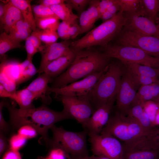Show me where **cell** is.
<instances>
[{"label": "cell", "mask_w": 159, "mask_h": 159, "mask_svg": "<svg viewBox=\"0 0 159 159\" xmlns=\"http://www.w3.org/2000/svg\"><path fill=\"white\" fill-rule=\"evenodd\" d=\"M4 106L8 110L10 117L9 125L13 129L24 125L34 128L42 137L47 146L49 147L51 139L48 131L59 121L72 119L64 109L61 112L52 110L44 105L37 108L29 109L17 108L5 102Z\"/></svg>", "instance_id": "obj_1"}, {"label": "cell", "mask_w": 159, "mask_h": 159, "mask_svg": "<svg viewBox=\"0 0 159 159\" xmlns=\"http://www.w3.org/2000/svg\"><path fill=\"white\" fill-rule=\"evenodd\" d=\"M109 58L104 53L89 48L79 51L76 52L73 62L68 68L53 80L50 87L60 88L105 70L110 64Z\"/></svg>", "instance_id": "obj_2"}, {"label": "cell", "mask_w": 159, "mask_h": 159, "mask_svg": "<svg viewBox=\"0 0 159 159\" xmlns=\"http://www.w3.org/2000/svg\"><path fill=\"white\" fill-rule=\"evenodd\" d=\"M151 132L146 131L128 115L116 110L100 133L115 137L122 142L123 148L130 149L144 140Z\"/></svg>", "instance_id": "obj_3"}, {"label": "cell", "mask_w": 159, "mask_h": 159, "mask_svg": "<svg viewBox=\"0 0 159 159\" xmlns=\"http://www.w3.org/2000/svg\"><path fill=\"white\" fill-rule=\"evenodd\" d=\"M125 23L123 12L103 22L81 38L72 42L70 48L76 52L95 46H105L121 31Z\"/></svg>", "instance_id": "obj_4"}, {"label": "cell", "mask_w": 159, "mask_h": 159, "mask_svg": "<svg viewBox=\"0 0 159 159\" xmlns=\"http://www.w3.org/2000/svg\"><path fill=\"white\" fill-rule=\"evenodd\" d=\"M125 68L122 63H110L88 94L95 110L100 106L116 97Z\"/></svg>", "instance_id": "obj_5"}, {"label": "cell", "mask_w": 159, "mask_h": 159, "mask_svg": "<svg viewBox=\"0 0 159 159\" xmlns=\"http://www.w3.org/2000/svg\"><path fill=\"white\" fill-rule=\"evenodd\" d=\"M50 129L52 131L53 137L51 139L49 147L61 149L66 154L67 158L69 155H88L86 140L88 133L85 130L73 132L55 125Z\"/></svg>", "instance_id": "obj_6"}, {"label": "cell", "mask_w": 159, "mask_h": 159, "mask_svg": "<svg viewBox=\"0 0 159 159\" xmlns=\"http://www.w3.org/2000/svg\"><path fill=\"white\" fill-rule=\"evenodd\" d=\"M109 58L119 59L126 65L136 64L159 69V58L152 56L137 47L126 45L106 46L104 53Z\"/></svg>", "instance_id": "obj_7"}, {"label": "cell", "mask_w": 159, "mask_h": 159, "mask_svg": "<svg viewBox=\"0 0 159 159\" xmlns=\"http://www.w3.org/2000/svg\"><path fill=\"white\" fill-rule=\"evenodd\" d=\"M124 65V70L116 96V110L126 115L141 86L135 80L132 72Z\"/></svg>", "instance_id": "obj_8"}, {"label": "cell", "mask_w": 159, "mask_h": 159, "mask_svg": "<svg viewBox=\"0 0 159 159\" xmlns=\"http://www.w3.org/2000/svg\"><path fill=\"white\" fill-rule=\"evenodd\" d=\"M89 135L94 155L104 156L111 159H123V145L118 139L106 134Z\"/></svg>", "instance_id": "obj_9"}, {"label": "cell", "mask_w": 159, "mask_h": 159, "mask_svg": "<svg viewBox=\"0 0 159 159\" xmlns=\"http://www.w3.org/2000/svg\"><path fill=\"white\" fill-rule=\"evenodd\" d=\"M72 119L83 126L95 111L88 95L78 96L60 95L57 97Z\"/></svg>", "instance_id": "obj_10"}, {"label": "cell", "mask_w": 159, "mask_h": 159, "mask_svg": "<svg viewBox=\"0 0 159 159\" xmlns=\"http://www.w3.org/2000/svg\"><path fill=\"white\" fill-rule=\"evenodd\" d=\"M120 45L138 48L148 54L159 58V38L124 30L120 36Z\"/></svg>", "instance_id": "obj_11"}, {"label": "cell", "mask_w": 159, "mask_h": 159, "mask_svg": "<svg viewBox=\"0 0 159 159\" xmlns=\"http://www.w3.org/2000/svg\"><path fill=\"white\" fill-rule=\"evenodd\" d=\"M107 68L105 70L93 74L79 81L60 88H53L49 87L47 94L49 95L53 93L55 97L60 95L78 96L88 95Z\"/></svg>", "instance_id": "obj_12"}, {"label": "cell", "mask_w": 159, "mask_h": 159, "mask_svg": "<svg viewBox=\"0 0 159 159\" xmlns=\"http://www.w3.org/2000/svg\"><path fill=\"white\" fill-rule=\"evenodd\" d=\"M123 13L125 19L124 30L159 38V28L152 21L137 14Z\"/></svg>", "instance_id": "obj_13"}, {"label": "cell", "mask_w": 159, "mask_h": 159, "mask_svg": "<svg viewBox=\"0 0 159 159\" xmlns=\"http://www.w3.org/2000/svg\"><path fill=\"white\" fill-rule=\"evenodd\" d=\"M116 99V97L98 107L82 126L88 135L100 134L108 121Z\"/></svg>", "instance_id": "obj_14"}, {"label": "cell", "mask_w": 159, "mask_h": 159, "mask_svg": "<svg viewBox=\"0 0 159 159\" xmlns=\"http://www.w3.org/2000/svg\"><path fill=\"white\" fill-rule=\"evenodd\" d=\"M72 42L69 40H63L44 45L40 52L41 59L37 72L40 74L43 73L48 64L67 52L70 49Z\"/></svg>", "instance_id": "obj_15"}, {"label": "cell", "mask_w": 159, "mask_h": 159, "mask_svg": "<svg viewBox=\"0 0 159 159\" xmlns=\"http://www.w3.org/2000/svg\"><path fill=\"white\" fill-rule=\"evenodd\" d=\"M76 52L73 49L70 50L64 54L55 59L48 64L44 72L53 79L63 73L73 62Z\"/></svg>", "instance_id": "obj_16"}, {"label": "cell", "mask_w": 159, "mask_h": 159, "mask_svg": "<svg viewBox=\"0 0 159 159\" xmlns=\"http://www.w3.org/2000/svg\"><path fill=\"white\" fill-rule=\"evenodd\" d=\"M53 79L44 72L40 74L26 87L34 94L35 99L40 98L44 103L50 104L51 97L47 94L49 87L48 84L52 82Z\"/></svg>", "instance_id": "obj_17"}, {"label": "cell", "mask_w": 159, "mask_h": 159, "mask_svg": "<svg viewBox=\"0 0 159 159\" xmlns=\"http://www.w3.org/2000/svg\"><path fill=\"white\" fill-rule=\"evenodd\" d=\"M99 0H91L88 9L80 15L79 26L80 34L87 32L92 29L95 22L100 19L98 5Z\"/></svg>", "instance_id": "obj_18"}, {"label": "cell", "mask_w": 159, "mask_h": 159, "mask_svg": "<svg viewBox=\"0 0 159 159\" xmlns=\"http://www.w3.org/2000/svg\"><path fill=\"white\" fill-rule=\"evenodd\" d=\"M159 100V81L141 86L138 90L132 104L143 105L146 102L153 101L158 103Z\"/></svg>", "instance_id": "obj_19"}, {"label": "cell", "mask_w": 159, "mask_h": 159, "mask_svg": "<svg viewBox=\"0 0 159 159\" xmlns=\"http://www.w3.org/2000/svg\"><path fill=\"white\" fill-rule=\"evenodd\" d=\"M126 115L136 122L147 132H150L155 128L143 105L141 104L132 105L127 110Z\"/></svg>", "instance_id": "obj_20"}, {"label": "cell", "mask_w": 159, "mask_h": 159, "mask_svg": "<svg viewBox=\"0 0 159 159\" xmlns=\"http://www.w3.org/2000/svg\"><path fill=\"white\" fill-rule=\"evenodd\" d=\"M6 1L20 10L24 19L30 25L33 31L37 29L35 18L31 4V0H10Z\"/></svg>", "instance_id": "obj_21"}, {"label": "cell", "mask_w": 159, "mask_h": 159, "mask_svg": "<svg viewBox=\"0 0 159 159\" xmlns=\"http://www.w3.org/2000/svg\"><path fill=\"white\" fill-rule=\"evenodd\" d=\"M33 31L29 24L22 19L12 26L8 34L12 39L20 42L22 41L26 40Z\"/></svg>", "instance_id": "obj_22"}, {"label": "cell", "mask_w": 159, "mask_h": 159, "mask_svg": "<svg viewBox=\"0 0 159 159\" xmlns=\"http://www.w3.org/2000/svg\"><path fill=\"white\" fill-rule=\"evenodd\" d=\"M6 11L2 24L5 32L9 34L12 26L18 21L23 19L20 10L6 1Z\"/></svg>", "instance_id": "obj_23"}, {"label": "cell", "mask_w": 159, "mask_h": 159, "mask_svg": "<svg viewBox=\"0 0 159 159\" xmlns=\"http://www.w3.org/2000/svg\"><path fill=\"white\" fill-rule=\"evenodd\" d=\"M54 14L59 19L71 24L77 21L78 16L72 11L70 5L65 2L50 7Z\"/></svg>", "instance_id": "obj_24"}, {"label": "cell", "mask_w": 159, "mask_h": 159, "mask_svg": "<svg viewBox=\"0 0 159 159\" xmlns=\"http://www.w3.org/2000/svg\"><path fill=\"white\" fill-rule=\"evenodd\" d=\"M123 159H159V150L123 148Z\"/></svg>", "instance_id": "obj_25"}, {"label": "cell", "mask_w": 159, "mask_h": 159, "mask_svg": "<svg viewBox=\"0 0 159 159\" xmlns=\"http://www.w3.org/2000/svg\"><path fill=\"white\" fill-rule=\"evenodd\" d=\"M141 16L147 17L155 23L159 13V0H140Z\"/></svg>", "instance_id": "obj_26"}, {"label": "cell", "mask_w": 159, "mask_h": 159, "mask_svg": "<svg viewBox=\"0 0 159 159\" xmlns=\"http://www.w3.org/2000/svg\"><path fill=\"white\" fill-rule=\"evenodd\" d=\"M35 99L33 93L26 88L16 91L12 99L15 100L21 109H29L34 108L33 104Z\"/></svg>", "instance_id": "obj_27"}, {"label": "cell", "mask_w": 159, "mask_h": 159, "mask_svg": "<svg viewBox=\"0 0 159 159\" xmlns=\"http://www.w3.org/2000/svg\"><path fill=\"white\" fill-rule=\"evenodd\" d=\"M37 72V70L33 64L32 60L26 59L19 63V75L16 83V85L27 81Z\"/></svg>", "instance_id": "obj_28"}, {"label": "cell", "mask_w": 159, "mask_h": 159, "mask_svg": "<svg viewBox=\"0 0 159 159\" xmlns=\"http://www.w3.org/2000/svg\"><path fill=\"white\" fill-rule=\"evenodd\" d=\"M42 42L35 32L33 31L25 40V47L27 53V59L32 60L35 54L41 52L44 46L42 45Z\"/></svg>", "instance_id": "obj_29"}, {"label": "cell", "mask_w": 159, "mask_h": 159, "mask_svg": "<svg viewBox=\"0 0 159 159\" xmlns=\"http://www.w3.org/2000/svg\"><path fill=\"white\" fill-rule=\"evenodd\" d=\"M124 65L134 74L159 80V69L136 64H131Z\"/></svg>", "instance_id": "obj_30"}, {"label": "cell", "mask_w": 159, "mask_h": 159, "mask_svg": "<svg viewBox=\"0 0 159 159\" xmlns=\"http://www.w3.org/2000/svg\"><path fill=\"white\" fill-rule=\"evenodd\" d=\"M159 150V127H156L141 142L132 149Z\"/></svg>", "instance_id": "obj_31"}, {"label": "cell", "mask_w": 159, "mask_h": 159, "mask_svg": "<svg viewBox=\"0 0 159 159\" xmlns=\"http://www.w3.org/2000/svg\"><path fill=\"white\" fill-rule=\"evenodd\" d=\"M22 47L20 42L12 39L9 34L5 32L0 35V55L3 57L8 51Z\"/></svg>", "instance_id": "obj_32"}, {"label": "cell", "mask_w": 159, "mask_h": 159, "mask_svg": "<svg viewBox=\"0 0 159 159\" xmlns=\"http://www.w3.org/2000/svg\"><path fill=\"white\" fill-rule=\"evenodd\" d=\"M120 11L140 16V0H118Z\"/></svg>", "instance_id": "obj_33"}, {"label": "cell", "mask_w": 159, "mask_h": 159, "mask_svg": "<svg viewBox=\"0 0 159 159\" xmlns=\"http://www.w3.org/2000/svg\"><path fill=\"white\" fill-rule=\"evenodd\" d=\"M34 18L37 28L42 30L49 29L57 31L60 23L59 19L57 17Z\"/></svg>", "instance_id": "obj_34"}, {"label": "cell", "mask_w": 159, "mask_h": 159, "mask_svg": "<svg viewBox=\"0 0 159 159\" xmlns=\"http://www.w3.org/2000/svg\"><path fill=\"white\" fill-rule=\"evenodd\" d=\"M42 42L48 45L57 42L59 38L57 31L49 29L42 30L38 28L34 31Z\"/></svg>", "instance_id": "obj_35"}, {"label": "cell", "mask_w": 159, "mask_h": 159, "mask_svg": "<svg viewBox=\"0 0 159 159\" xmlns=\"http://www.w3.org/2000/svg\"><path fill=\"white\" fill-rule=\"evenodd\" d=\"M32 7L35 18H44L52 17H57L49 7L40 4L33 5H32Z\"/></svg>", "instance_id": "obj_36"}, {"label": "cell", "mask_w": 159, "mask_h": 159, "mask_svg": "<svg viewBox=\"0 0 159 159\" xmlns=\"http://www.w3.org/2000/svg\"><path fill=\"white\" fill-rule=\"evenodd\" d=\"M143 106L153 125L159 107V103L154 101H150L145 103Z\"/></svg>", "instance_id": "obj_37"}, {"label": "cell", "mask_w": 159, "mask_h": 159, "mask_svg": "<svg viewBox=\"0 0 159 159\" xmlns=\"http://www.w3.org/2000/svg\"><path fill=\"white\" fill-rule=\"evenodd\" d=\"M0 84L7 90L13 94L16 92V85L15 81L11 80L2 71H0Z\"/></svg>", "instance_id": "obj_38"}, {"label": "cell", "mask_w": 159, "mask_h": 159, "mask_svg": "<svg viewBox=\"0 0 159 159\" xmlns=\"http://www.w3.org/2000/svg\"><path fill=\"white\" fill-rule=\"evenodd\" d=\"M26 140L18 133L13 135L9 142L10 149L18 150L25 145Z\"/></svg>", "instance_id": "obj_39"}, {"label": "cell", "mask_w": 159, "mask_h": 159, "mask_svg": "<svg viewBox=\"0 0 159 159\" xmlns=\"http://www.w3.org/2000/svg\"><path fill=\"white\" fill-rule=\"evenodd\" d=\"M90 0H65V2L69 4L72 9H74L80 14L85 11L86 6L90 4Z\"/></svg>", "instance_id": "obj_40"}, {"label": "cell", "mask_w": 159, "mask_h": 159, "mask_svg": "<svg viewBox=\"0 0 159 159\" xmlns=\"http://www.w3.org/2000/svg\"><path fill=\"white\" fill-rule=\"evenodd\" d=\"M18 132V134L27 139L35 137L38 133L34 128L29 125L21 127L19 128Z\"/></svg>", "instance_id": "obj_41"}, {"label": "cell", "mask_w": 159, "mask_h": 159, "mask_svg": "<svg viewBox=\"0 0 159 159\" xmlns=\"http://www.w3.org/2000/svg\"><path fill=\"white\" fill-rule=\"evenodd\" d=\"M69 27L70 24L66 22L62 21L60 22L57 30L59 38L63 40L70 39L69 34Z\"/></svg>", "instance_id": "obj_42"}, {"label": "cell", "mask_w": 159, "mask_h": 159, "mask_svg": "<svg viewBox=\"0 0 159 159\" xmlns=\"http://www.w3.org/2000/svg\"><path fill=\"white\" fill-rule=\"evenodd\" d=\"M120 11V6L117 0V2L104 12L100 19H102L103 22H104L112 18Z\"/></svg>", "instance_id": "obj_43"}, {"label": "cell", "mask_w": 159, "mask_h": 159, "mask_svg": "<svg viewBox=\"0 0 159 159\" xmlns=\"http://www.w3.org/2000/svg\"><path fill=\"white\" fill-rule=\"evenodd\" d=\"M117 0H102L100 1L98 5L100 18L109 8L116 4Z\"/></svg>", "instance_id": "obj_44"}, {"label": "cell", "mask_w": 159, "mask_h": 159, "mask_svg": "<svg viewBox=\"0 0 159 159\" xmlns=\"http://www.w3.org/2000/svg\"><path fill=\"white\" fill-rule=\"evenodd\" d=\"M131 72L135 80L141 86L149 85L159 81L158 80L151 78L142 75H138L134 74L132 72Z\"/></svg>", "instance_id": "obj_45"}, {"label": "cell", "mask_w": 159, "mask_h": 159, "mask_svg": "<svg viewBox=\"0 0 159 159\" xmlns=\"http://www.w3.org/2000/svg\"><path fill=\"white\" fill-rule=\"evenodd\" d=\"M5 101H1L0 103V132L4 134L7 132L9 130L10 126L5 121L3 115L2 110L4 106Z\"/></svg>", "instance_id": "obj_46"}, {"label": "cell", "mask_w": 159, "mask_h": 159, "mask_svg": "<svg viewBox=\"0 0 159 159\" xmlns=\"http://www.w3.org/2000/svg\"><path fill=\"white\" fill-rule=\"evenodd\" d=\"M66 154L61 149L58 148H52L47 157V159H65Z\"/></svg>", "instance_id": "obj_47"}, {"label": "cell", "mask_w": 159, "mask_h": 159, "mask_svg": "<svg viewBox=\"0 0 159 159\" xmlns=\"http://www.w3.org/2000/svg\"><path fill=\"white\" fill-rule=\"evenodd\" d=\"M69 34L70 39H74L80 34V28L77 21L70 24Z\"/></svg>", "instance_id": "obj_48"}, {"label": "cell", "mask_w": 159, "mask_h": 159, "mask_svg": "<svg viewBox=\"0 0 159 159\" xmlns=\"http://www.w3.org/2000/svg\"><path fill=\"white\" fill-rule=\"evenodd\" d=\"M2 159H21L18 150L10 149L4 155Z\"/></svg>", "instance_id": "obj_49"}, {"label": "cell", "mask_w": 159, "mask_h": 159, "mask_svg": "<svg viewBox=\"0 0 159 159\" xmlns=\"http://www.w3.org/2000/svg\"><path fill=\"white\" fill-rule=\"evenodd\" d=\"M7 139L4 134L0 132V156H1L8 147Z\"/></svg>", "instance_id": "obj_50"}, {"label": "cell", "mask_w": 159, "mask_h": 159, "mask_svg": "<svg viewBox=\"0 0 159 159\" xmlns=\"http://www.w3.org/2000/svg\"><path fill=\"white\" fill-rule=\"evenodd\" d=\"M64 0H40L38 1L39 4L49 7L53 5L65 2Z\"/></svg>", "instance_id": "obj_51"}, {"label": "cell", "mask_w": 159, "mask_h": 159, "mask_svg": "<svg viewBox=\"0 0 159 159\" xmlns=\"http://www.w3.org/2000/svg\"><path fill=\"white\" fill-rule=\"evenodd\" d=\"M68 159H111L108 157L102 156L94 155L91 156H73L69 155Z\"/></svg>", "instance_id": "obj_52"}, {"label": "cell", "mask_w": 159, "mask_h": 159, "mask_svg": "<svg viewBox=\"0 0 159 159\" xmlns=\"http://www.w3.org/2000/svg\"><path fill=\"white\" fill-rule=\"evenodd\" d=\"M14 94L9 91L1 84H0V97H9L12 99Z\"/></svg>", "instance_id": "obj_53"}, {"label": "cell", "mask_w": 159, "mask_h": 159, "mask_svg": "<svg viewBox=\"0 0 159 159\" xmlns=\"http://www.w3.org/2000/svg\"><path fill=\"white\" fill-rule=\"evenodd\" d=\"M6 3L4 1H0V21L2 24L6 11Z\"/></svg>", "instance_id": "obj_54"}, {"label": "cell", "mask_w": 159, "mask_h": 159, "mask_svg": "<svg viewBox=\"0 0 159 159\" xmlns=\"http://www.w3.org/2000/svg\"><path fill=\"white\" fill-rule=\"evenodd\" d=\"M154 127L159 126V107L156 113L155 120L153 123Z\"/></svg>", "instance_id": "obj_55"}, {"label": "cell", "mask_w": 159, "mask_h": 159, "mask_svg": "<svg viewBox=\"0 0 159 159\" xmlns=\"http://www.w3.org/2000/svg\"><path fill=\"white\" fill-rule=\"evenodd\" d=\"M157 23H158V24L157 25L158 27L159 28V14H158V18Z\"/></svg>", "instance_id": "obj_56"}, {"label": "cell", "mask_w": 159, "mask_h": 159, "mask_svg": "<svg viewBox=\"0 0 159 159\" xmlns=\"http://www.w3.org/2000/svg\"><path fill=\"white\" fill-rule=\"evenodd\" d=\"M47 159V158H44V159Z\"/></svg>", "instance_id": "obj_57"}, {"label": "cell", "mask_w": 159, "mask_h": 159, "mask_svg": "<svg viewBox=\"0 0 159 159\" xmlns=\"http://www.w3.org/2000/svg\"><path fill=\"white\" fill-rule=\"evenodd\" d=\"M158 103H159V101H158Z\"/></svg>", "instance_id": "obj_58"}]
</instances>
